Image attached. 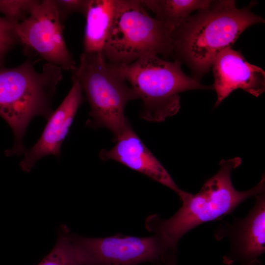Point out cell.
I'll return each instance as SVG.
<instances>
[{"label":"cell","mask_w":265,"mask_h":265,"mask_svg":"<svg viewBox=\"0 0 265 265\" xmlns=\"http://www.w3.org/2000/svg\"><path fill=\"white\" fill-rule=\"evenodd\" d=\"M212 3L189 16L173 33L172 54L177 56L176 59L186 62L196 79L209 71L216 57L232 48L244 30L265 23L251 11V5L238 9L231 0Z\"/></svg>","instance_id":"1"},{"label":"cell","mask_w":265,"mask_h":265,"mask_svg":"<svg viewBox=\"0 0 265 265\" xmlns=\"http://www.w3.org/2000/svg\"><path fill=\"white\" fill-rule=\"evenodd\" d=\"M241 163L239 157L222 159L218 172L209 179L196 194L186 192L181 198L182 205L167 219L157 215L149 216L146 227L158 235L170 250L176 251L179 240L198 225L220 219L248 198L265 193V178L254 187L244 191L237 190L232 183V171Z\"/></svg>","instance_id":"2"},{"label":"cell","mask_w":265,"mask_h":265,"mask_svg":"<svg viewBox=\"0 0 265 265\" xmlns=\"http://www.w3.org/2000/svg\"><path fill=\"white\" fill-rule=\"evenodd\" d=\"M28 58L14 68H0V116L11 128L13 146L7 156H20L25 150L23 137L31 120L37 116L48 120L53 110L52 102L62 79V69L45 63L42 70Z\"/></svg>","instance_id":"3"},{"label":"cell","mask_w":265,"mask_h":265,"mask_svg":"<svg viewBox=\"0 0 265 265\" xmlns=\"http://www.w3.org/2000/svg\"><path fill=\"white\" fill-rule=\"evenodd\" d=\"M182 62L168 61L158 55L148 54L127 65H112L142 102L140 117L150 122L164 121L180 108L179 93L194 89H213L186 75Z\"/></svg>","instance_id":"4"},{"label":"cell","mask_w":265,"mask_h":265,"mask_svg":"<svg viewBox=\"0 0 265 265\" xmlns=\"http://www.w3.org/2000/svg\"><path fill=\"white\" fill-rule=\"evenodd\" d=\"M173 32L147 12L140 0H115L112 22L102 54L112 65L129 64L148 54L169 56Z\"/></svg>","instance_id":"5"},{"label":"cell","mask_w":265,"mask_h":265,"mask_svg":"<svg viewBox=\"0 0 265 265\" xmlns=\"http://www.w3.org/2000/svg\"><path fill=\"white\" fill-rule=\"evenodd\" d=\"M71 79L79 83L90 110L86 125L107 129L118 137L129 125L127 103L138 99L126 80L115 72L102 53H81Z\"/></svg>","instance_id":"6"},{"label":"cell","mask_w":265,"mask_h":265,"mask_svg":"<svg viewBox=\"0 0 265 265\" xmlns=\"http://www.w3.org/2000/svg\"><path fill=\"white\" fill-rule=\"evenodd\" d=\"M14 26L17 42L28 58L37 57L71 72L76 69L54 0H40L27 18Z\"/></svg>","instance_id":"7"},{"label":"cell","mask_w":265,"mask_h":265,"mask_svg":"<svg viewBox=\"0 0 265 265\" xmlns=\"http://www.w3.org/2000/svg\"><path fill=\"white\" fill-rule=\"evenodd\" d=\"M85 265H137L159 263L170 250L157 235L138 237L123 235L91 238L71 234Z\"/></svg>","instance_id":"8"},{"label":"cell","mask_w":265,"mask_h":265,"mask_svg":"<svg viewBox=\"0 0 265 265\" xmlns=\"http://www.w3.org/2000/svg\"><path fill=\"white\" fill-rule=\"evenodd\" d=\"M253 207L243 218L221 224L216 230L217 240L227 238L230 250L224 257L227 265L238 261L242 265H260L258 260L265 251V193L255 196Z\"/></svg>","instance_id":"9"},{"label":"cell","mask_w":265,"mask_h":265,"mask_svg":"<svg viewBox=\"0 0 265 265\" xmlns=\"http://www.w3.org/2000/svg\"><path fill=\"white\" fill-rule=\"evenodd\" d=\"M72 85L58 107L48 118L37 142L28 150L20 163L21 169L28 172L43 157L52 155L58 158L61 147L76 113L84 101L83 93L78 81L72 79Z\"/></svg>","instance_id":"10"},{"label":"cell","mask_w":265,"mask_h":265,"mask_svg":"<svg viewBox=\"0 0 265 265\" xmlns=\"http://www.w3.org/2000/svg\"><path fill=\"white\" fill-rule=\"evenodd\" d=\"M212 67L214 80L212 86L217 95L214 107L238 89L255 97L265 91V71L248 62L240 51L232 48L224 50L215 59Z\"/></svg>","instance_id":"11"},{"label":"cell","mask_w":265,"mask_h":265,"mask_svg":"<svg viewBox=\"0 0 265 265\" xmlns=\"http://www.w3.org/2000/svg\"><path fill=\"white\" fill-rule=\"evenodd\" d=\"M115 140L116 144L112 148L109 150L103 149L100 152L99 156L103 160L118 162L169 188L180 198L184 195L186 191L178 186L130 124Z\"/></svg>","instance_id":"12"},{"label":"cell","mask_w":265,"mask_h":265,"mask_svg":"<svg viewBox=\"0 0 265 265\" xmlns=\"http://www.w3.org/2000/svg\"><path fill=\"white\" fill-rule=\"evenodd\" d=\"M115 0H88L84 17V53H102L113 19Z\"/></svg>","instance_id":"13"},{"label":"cell","mask_w":265,"mask_h":265,"mask_svg":"<svg viewBox=\"0 0 265 265\" xmlns=\"http://www.w3.org/2000/svg\"><path fill=\"white\" fill-rule=\"evenodd\" d=\"M145 8L152 10L156 18L173 33L179 28L193 11L206 9L209 0H140Z\"/></svg>","instance_id":"14"},{"label":"cell","mask_w":265,"mask_h":265,"mask_svg":"<svg viewBox=\"0 0 265 265\" xmlns=\"http://www.w3.org/2000/svg\"><path fill=\"white\" fill-rule=\"evenodd\" d=\"M37 265H85L83 255L73 241L71 233L62 227L51 252Z\"/></svg>","instance_id":"15"},{"label":"cell","mask_w":265,"mask_h":265,"mask_svg":"<svg viewBox=\"0 0 265 265\" xmlns=\"http://www.w3.org/2000/svg\"><path fill=\"white\" fill-rule=\"evenodd\" d=\"M40 0H0V13L14 25L27 18Z\"/></svg>","instance_id":"16"},{"label":"cell","mask_w":265,"mask_h":265,"mask_svg":"<svg viewBox=\"0 0 265 265\" xmlns=\"http://www.w3.org/2000/svg\"><path fill=\"white\" fill-rule=\"evenodd\" d=\"M16 43L18 42L14 25L0 16V67L6 53Z\"/></svg>","instance_id":"17"},{"label":"cell","mask_w":265,"mask_h":265,"mask_svg":"<svg viewBox=\"0 0 265 265\" xmlns=\"http://www.w3.org/2000/svg\"><path fill=\"white\" fill-rule=\"evenodd\" d=\"M54 2L59 17L63 22L74 13H79L84 16L88 0H55Z\"/></svg>","instance_id":"18"},{"label":"cell","mask_w":265,"mask_h":265,"mask_svg":"<svg viewBox=\"0 0 265 265\" xmlns=\"http://www.w3.org/2000/svg\"><path fill=\"white\" fill-rule=\"evenodd\" d=\"M176 252L169 253L162 261L158 263L159 265H176Z\"/></svg>","instance_id":"19"}]
</instances>
